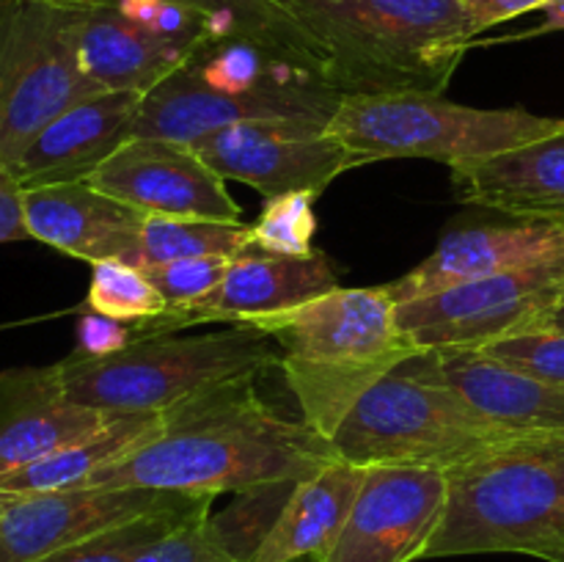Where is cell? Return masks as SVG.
I'll return each instance as SVG.
<instances>
[{
  "instance_id": "cell-1",
  "label": "cell",
  "mask_w": 564,
  "mask_h": 562,
  "mask_svg": "<svg viewBox=\"0 0 564 562\" xmlns=\"http://www.w3.org/2000/svg\"><path fill=\"white\" fill-rule=\"evenodd\" d=\"M257 378L231 380L163 411V428L86 485L158 488L191 496L306 479L339 461L325 435L286 419L257 395Z\"/></svg>"
},
{
  "instance_id": "cell-2",
  "label": "cell",
  "mask_w": 564,
  "mask_h": 562,
  "mask_svg": "<svg viewBox=\"0 0 564 562\" xmlns=\"http://www.w3.org/2000/svg\"><path fill=\"white\" fill-rule=\"evenodd\" d=\"M314 72L341 97L444 94L477 42L460 0H279Z\"/></svg>"
},
{
  "instance_id": "cell-3",
  "label": "cell",
  "mask_w": 564,
  "mask_h": 562,
  "mask_svg": "<svg viewBox=\"0 0 564 562\" xmlns=\"http://www.w3.org/2000/svg\"><path fill=\"white\" fill-rule=\"evenodd\" d=\"M341 99L301 55L253 39H207L143 94L132 138L193 147L209 132L248 121L328 127Z\"/></svg>"
},
{
  "instance_id": "cell-4",
  "label": "cell",
  "mask_w": 564,
  "mask_h": 562,
  "mask_svg": "<svg viewBox=\"0 0 564 562\" xmlns=\"http://www.w3.org/2000/svg\"><path fill=\"white\" fill-rule=\"evenodd\" d=\"M279 347V369L308 428L334 439L356 402L413 358L386 287H336L290 312L253 323Z\"/></svg>"
},
{
  "instance_id": "cell-5",
  "label": "cell",
  "mask_w": 564,
  "mask_h": 562,
  "mask_svg": "<svg viewBox=\"0 0 564 562\" xmlns=\"http://www.w3.org/2000/svg\"><path fill=\"white\" fill-rule=\"evenodd\" d=\"M564 549V430L516 435L449 472L444 521L424 560Z\"/></svg>"
},
{
  "instance_id": "cell-6",
  "label": "cell",
  "mask_w": 564,
  "mask_h": 562,
  "mask_svg": "<svg viewBox=\"0 0 564 562\" xmlns=\"http://www.w3.org/2000/svg\"><path fill=\"white\" fill-rule=\"evenodd\" d=\"M279 367V347L253 325L198 336L160 334L108 356L72 353L58 361L66 397L110 413H160L213 386Z\"/></svg>"
},
{
  "instance_id": "cell-7",
  "label": "cell",
  "mask_w": 564,
  "mask_h": 562,
  "mask_svg": "<svg viewBox=\"0 0 564 562\" xmlns=\"http://www.w3.org/2000/svg\"><path fill=\"white\" fill-rule=\"evenodd\" d=\"M564 130V119L523 108H471L444 94L345 97L328 132L361 163L427 158L457 169Z\"/></svg>"
},
{
  "instance_id": "cell-8",
  "label": "cell",
  "mask_w": 564,
  "mask_h": 562,
  "mask_svg": "<svg viewBox=\"0 0 564 562\" xmlns=\"http://www.w3.org/2000/svg\"><path fill=\"white\" fill-rule=\"evenodd\" d=\"M516 435L474 411L449 386L413 378L397 367L356 402L330 444L336 457L352 466H411L449 474Z\"/></svg>"
},
{
  "instance_id": "cell-9",
  "label": "cell",
  "mask_w": 564,
  "mask_h": 562,
  "mask_svg": "<svg viewBox=\"0 0 564 562\" xmlns=\"http://www.w3.org/2000/svg\"><path fill=\"white\" fill-rule=\"evenodd\" d=\"M99 94L83 75L53 0H0V165L11 171L42 127Z\"/></svg>"
},
{
  "instance_id": "cell-10",
  "label": "cell",
  "mask_w": 564,
  "mask_h": 562,
  "mask_svg": "<svg viewBox=\"0 0 564 562\" xmlns=\"http://www.w3.org/2000/svg\"><path fill=\"white\" fill-rule=\"evenodd\" d=\"M562 298L564 257L400 303L397 320L416 350H471L532 331Z\"/></svg>"
},
{
  "instance_id": "cell-11",
  "label": "cell",
  "mask_w": 564,
  "mask_h": 562,
  "mask_svg": "<svg viewBox=\"0 0 564 562\" xmlns=\"http://www.w3.org/2000/svg\"><path fill=\"white\" fill-rule=\"evenodd\" d=\"M207 499L213 496L108 485L0 496V562H33L135 518Z\"/></svg>"
},
{
  "instance_id": "cell-12",
  "label": "cell",
  "mask_w": 564,
  "mask_h": 562,
  "mask_svg": "<svg viewBox=\"0 0 564 562\" xmlns=\"http://www.w3.org/2000/svg\"><path fill=\"white\" fill-rule=\"evenodd\" d=\"M193 152L220 176L246 182L264 198L319 196L336 176L364 165L328 132L312 125H231L198 138Z\"/></svg>"
},
{
  "instance_id": "cell-13",
  "label": "cell",
  "mask_w": 564,
  "mask_h": 562,
  "mask_svg": "<svg viewBox=\"0 0 564 562\" xmlns=\"http://www.w3.org/2000/svg\"><path fill=\"white\" fill-rule=\"evenodd\" d=\"M449 499V474L369 466L339 538L319 562L424 560Z\"/></svg>"
},
{
  "instance_id": "cell-14",
  "label": "cell",
  "mask_w": 564,
  "mask_h": 562,
  "mask_svg": "<svg viewBox=\"0 0 564 562\" xmlns=\"http://www.w3.org/2000/svg\"><path fill=\"white\" fill-rule=\"evenodd\" d=\"M339 273L328 253L314 248L306 257H281L251 246L246 253L231 259L220 284L204 298L180 312H165L154 320L132 323L138 339L174 334L176 328L198 323L253 325L273 314L290 312L301 303L314 301L336 290Z\"/></svg>"
},
{
  "instance_id": "cell-15",
  "label": "cell",
  "mask_w": 564,
  "mask_h": 562,
  "mask_svg": "<svg viewBox=\"0 0 564 562\" xmlns=\"http://www.w3.org/2000/svg\"><path fill=\"white\" fill-rule=\"evenodd\" d=\"M94 187L141 215L242 224V207L193 147L158 138H130L91 176Z\"/></svg>"
},
{
  "instance_id": "cell-16",
  "label": "cell",
  "mask_w": 564,
  "mask_h": 562,
  "mask_svg": "<svg viewBox=\"0 0 564 562\" xmlns=\"http://www.w3.org/2000/svg\"><path fill=\"white\" fill-rule=\"evenodd\" d=\"M400 369L449 386L474 411L518 435L564 430V386L534 378L479 347L424 350L402 361Z\"/></svg>"
},
{
  "instance_id": "cell-17",
  "label": "cell",
  "mask_w": 564,
  "mask_h": 562,
  "mask_svg": "<svg viewBox=\"0 0 564 562\" xmlns=\"http://www.w3.org/2000/svg\"><path fill=\"white\" fill-rule=\"evenodd\" d=\"M560 257H564V226L516 218L510 224L463 226L449 231L424 262L391 281L389 292L400 306Z\"/></svg>"
},
{
  "instance_id": "cell-18",
  "label": "cell",
  "mask_w": 564,
  "mask_h": 562,
  "mask_svg": "<svg viewBox=\"0 0 564 562\" xmlns=\"http://www.w3.org/2000/svg\"><path fill=\"white\" fill-rule=\"evenodd\" d=\"M143 218L147 215L102 193L88 180L25 187L31 240L88 264L127 262L141 268Z\"/></svg>"
},
{
  "instance_id": "cell-19",
  "label": "cell",
  "mask_w": 564,
  "mask_h": 562,
  "mask_svg": "<svg viewBox=\"0 0 564 562\" xmlns=\"http://www.w3.org/2000/svg\"><path fill=\"white\" fill-rule=\"evenodd\" d=\"M61 14L77 64L99 91L143 97L191 58V50L110 3L61 6Z\"/></svg>"
},
{
  "instance_id": "cell-20",
  "label": "cell",
  "mask_w": 564,
  "mask_h": 562,
  "mask_svg": "<svg viewBox=\"0 0 564 562\" xmlns=\"http://www.w3.org/2000/svg\"><path fill=\"white\" fill-rule=\"evenodd\" d=\"M110 413L66 397L58 364L0 369V477L88 439Z\"/></svg>"
},
{
  "instance_id": "cell-21",
  "label": "cell",
  "mask_w": 564,
  "mask_h": 562,
  "mask_svg": "<svg viewBox=\"0 0 564 562\" xmlns=\"http://www.w3.org/2000/svg\"><path fill=\"white\" fill-rule=\"evenodd\" d=\"M141 94L99 91L69 105L33 136L11 174L22 187L83 182L132 138Z\"/></svg>"
},
{
  "instance_id": "cell-22",
  "label": "cell",
  "mask_w": 564,
  "mask_h": 562,
  "mask_svg": "<svg viewBox=\"0 0 564 562\" xmlns=\"http://www.w3.org/2000/svg\"><path fill=\"white\" fill-rule=\"evenodd\" d=\"M463 204L516 220L564 226V130L488 160L452 169Z\"/></svg>"
},
{
  "instance_id": "cell-23",
  "label": "cell",
  "mask_w": 564,
  "mask_h": 562,
  "mask_svg": "<svg viewBox=\"0 0 564 562\" xmlns=\"http://www.w3.org/2000/svg\"><path fill=\"white\" fill-rule=\"evenodd\" d=\"M364 477V466L330 461L317 474L301 479L251 562L323 560L350 516Z\"/></svg>"
},
{
  "instance_id": "cell-24",
  "label": "cell",
  "mask_w": 564,
  "mask_h": 562,
  "mask_svg": "<svg viewBox=\"0 0 564 562\" xmlns=\"http://www.w3.org/2000/svg\"><path fill=\"white\" fill-rule=\"evenodd\" d=\"M163 428L160 413H116L105 428L55 455L42 457L36 463L17 468L0 477V496L44 494V490L80 488L88 479L97 477L102 468L113 466L121 457L135 452Z\"/></svg>"
},
{
  "instance_id": "cell-25",
  "label": "cell",
  "mask_w": 564,
  "mask_h": 562,
  "mask_svg": "<svg viewBox=\"0 0 564 562\" xmlns=\"http://www.w3.org/2000/svg\"><path fill=\"white\" fill-rule=\"evenodd\" d=\"M251 246L253 231L248 224L147 215L141 231V268L180 262V259H235Z\"/></svg>"
},
{
  "instance_id": "cell-26",
  "label": "cell",
  "mask_w": 564,
  "mask_h": 562,
  "mask_svg": "<svg viewBox=\"0 0 564 562\" xmlns=\"http://www.w3.org/2000/svg\"><path fill=\"white\" fill-rule=\"evenodd\" d=\"M301 479H284V483L257 485V488L240 490L235 505L226 507L218 516H207L209 529L224 543V549L237 562H251L259 545L268 538L273 523L279 521L286 499L292 496Z\"/></svg>"
},
{
  "instance_id": "cell-27",
  "label": "cell",
  "mask_w": 564,
  "mask_h": 562,
  "mask_svg": "<svg viewBox=\"0 0 564 562\" xmlns=\"http://www.w3.org/2000/svg\"><path fill=\"white\" fill-rule=\"evenodd\" d=\"M180 3L198 11L209 22L215 39H253V42L301 55L312 66L279 0H180Z\"/></svg>"
},
{
  "instance_id": "cell-28",
  "label": "cell",
  "mask_w": 564,
  "mask_h": 562,
  "mask_svg": "<svg viewBox=\"0 0 564 562\" xmlns=\"http://www.w3.org/2000/svg\"><path fill=\"white\" fill-rule=\"evenodd\" d=\"M209 505H213V499L198 501L193 507H182V510H165L154 512V516L135 518V521L121 523V527L99 532L94 538L80 540L75 545H66V549L53 551L47 556H39L33 562H132L138 556V551L147 549L152 540H158L160 534L174 529L176 523L187 521V518L207 516Z\"/></svg>"
},
{
  "instance_id": "cell-29",
  "label": "cell",
  "mask_w": 564,
  "mask_h": 562,
  "mask_svg": "<svg viewBox=\"0 0 564 562\" xmlns=\"http://www.w3.org/2000/svg\"><path fill=\"white\" fill-rule=\"evenodd\" d=\"M88 309L121 323H141L169 312V303L141 268L127 262L91 264Z\"/></svg>"
},
{
  "instance_id": "cell-30",
  "label": "cell",
  "mask_w": 564,
  "mask_h": 562,
  "mask_svg": "<svg viewBox=\"0 0 564 562\" xmlns=\"http://www.w3.org/2000/svg\"><path fill=\"white\" fill-rule=\"evenodd\" d=\"M312 193H286L268 198L257 224L251 226L253 246L281 257H306L314 251L312 237L317 231Z\"/></svg>"
},
{
  "instance_id": "cell-31",
  "label": "cell",
  "mask_w": 564,
  "mask_h": 562,
  "mask_svg": "<svg viewBox=\"0 0 564 562\" xmlns=\"http://www.w3.org/2000/svg\"><path fill=\"white\" fill-rule=\"evenodd\" d=\"M231 259L209 257V259H180V262L149 264L141 268L147 279L158 287L160 295L169 303V312L191 306L198 298L213 292L220 284V279L229 270Z\"/></svg>"
},
{
  "instance_id": "cell-32",
  "label": "cell",
  "mask_w": 564,
  "mask_h": 562,
  "mask_svg": "<svg viewBox=\"0 0 564 562\" xmlns=\"http://www.w3.org/2000/svg\"><path fill=\"white\" fill-rule=\"evenodd\" d=\"M499 361L549 383L564 386V334L560 331H523L479 347Z\"/></svg>"
},
{
  "instance_id": "cell-33",
  "label": "cell",
  "mask_w": 564,
  "mask_h": 562,
  "mask_svg": "<svg viewBox=\"0 0 564 562\" xmlns=\"http://www.w3.org/2000/svg\"><path fill=\"white\" fill-rule=\"evenodd\" d=\"M209 516V512H207ZM207 516L187 518L138 551L132 562H237L209 529Z\"/></svg>"
},
{
  "instance_id": "cell-34",
  "label": "cell",
  "mask_w": 564,
  "mask_h": 562,
  "mask_svg": "<svg viewBox=\"0 0 564 562\" xmlns=\"http://www.w3.org/2000/svg\"><path fill=\"white\" fill-rule=\"evenodd\" d=\"M132 342H135L132 323H121V320L88 312L77 323L75 353H83V356H108V353L121 350V347L132 345Z\"/></svg>"
},
{
  "instance_id": "cell-35",
  "label": "cell",
  "mask_w": 564,
  "mask_h": 562,
  "mask_svg": "<svg viewBox=\"0 0 564 562\" xmlns=\"http://www.w3.org/2000/svg\"><path fill=\"white\" fill-rule=\"evenodd\" d=\"M31 240L25 220V187L0 165V242Z\"/></svg>"
},
{
  "instance_id": "cell-36",
  "label": "cell",
  "mask_w": 564,
  "mask_h": 562,
  "mask_svg": "<svg viewBox=\"0 0 564 562\" xmlns=\"http://www.w3.org/2000/svg\"><path fill=\"white\" fill-rule=\"evenodd\" d=\"M460 3L466 9L474 33L479 36L488 28L516 20V17L529 14V11H540L549 0H460Z\"/></svg>"
},
{
  "instance_id": "cell-37",
  "label": "cell",
  "mask_w": 564,
  "mask_h": 562,
  "mask_svg": "<svg viewBox=\"0 0 564 562\" xmlns=\"http://www.w3.org/2000/svg\"><path fill=\"white\" fill-rule=\"evenodd\" d=\"M543 22H540L534 31L523 33L521 39L527 36H540V33H554V31H564V0H549V3L543 6Z\"/></svg>"
},
{
  "instance_id": "cell-38",
  "label": "cell",
  "mask_w": 564,
  "mask_h": 562,
  "mask_svg": "<svg viewBox=\"0 0 564 562\" xmlns=\"http://www.w3.org/2000/svg\"><path fill=\"white\" fill-rule=\"evenodd\" d=\"M532 331H560V334H564V298L543 320H540L538 325H534Z\"/></svg>"
},
{
  "instance_id": "cell-39",
  "label": "cell",
  "mask_w": 564,
  "mask_h": 562,
  "mask_svg": "<svg viewBox=\"0 0 564 562\" xmlns=\"http://www.w3.org/2000/svg\"><path fill=\"white\" fill-rule=\"evenodd\" d=\"M549 562H564V549H560V551H554V554L549 556Z\"/></svg>"
}]
</instances>
